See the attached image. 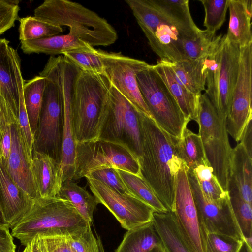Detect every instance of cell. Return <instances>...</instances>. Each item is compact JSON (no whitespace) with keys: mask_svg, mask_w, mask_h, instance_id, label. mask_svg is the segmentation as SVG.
Here are the masks:
<instances>
[{"mask_svg":"<svg viewBox=\"0 0 252 252\" xmlns=\"http://www.w3.org/2000/svg\"><path fill=\"white\" fill-rule=\"evenodd\" d=\"M243 241L226 235L207 233L205 252H239Z\"/></svg>","mask_w":252,"mask_h":252,"instance_id":"obj_42","label":"cell"},{"mask_svg":"<svg viewBox=\"0 0 252 252\" xmlns=\"http://www.w3.org/2000/svg\"><path fill=\"white\" fill-rule=\"evenodd\" d=\"M152 221L166 252H193L172 212L160 213L154 211Z\"/></svg>","mask_w":252,"mask_h":252,"instance_id":"obj_26","label":"cell"},{"mask_svg":"<svg viewBox=\"0 0 252 252\" xmlns=\"http://www.w3.org/2000/svg\"><path fill=\"white\" fill-rule=\"evenodd\" d=\"M136 79L152 118L170 135L180 138L189 121L152 65L139 73Z\"/></svg>","mask_w":252,"mask_h":252,"instance_id":"obj_10","label":"cell"},{"mask_svg":"<svg viewBox=\"0 0 252 252\" xmlns=\"http://www.w3.org/2000/svg\"><path fill=\"white\" fill-rule=\"evenodd\" d=\"M88 224L68 201L60 197L38 198L12 228L11 235L26 246L37 234L68 236Z\"/></svg>","mask_w":252,"mask_h":252,"instance_id":"obj_2","label":"cell"},{"mask_svg":"<svg viewBox=\"0 0 252 252\" xmlns=\"http://www.w3.org/2000/svg\"><path fill=\"white\" fill-rule=\"evenodd\" d=\"M205 10L203 25L206 30L216 33L223 24L229 0H199Z\"/></svg>","mask_w":252,"mask_h":252,"instance_id":"obj_39","label":"cell"},{"mask_svg":"<svg viewBox=\"0 0 252 252\" xmlns=\"http://www.w3.org/2000/svg\"><path fill=\"white\" fill-rule=\"evenodd\" d=\"M142 178L168 212L174 207L177 173L184 165L170 135L151 118L139 112Z\"/></svg>","mask_w":252,"mask_h":252,"instance_id":"obj_1","label":"cell"},{"mask_svg":"<svg viewBox=\"0 0 252 252\" xmlns=\"http://www.w3.org/2000/svg\"><path fill=\"white\" fill-rule=\"evenodd\" d=\"M252 120V43L240 47L237 81L231 107L226 118L228 133L239 142Z\"/></svg>","mask_w":252,"mask_h":252,"instance_id":"obj_15","label":"cell"},{"mask_svg":"<svg viewBox=\"0 0 252 252\" xmlns=\"http://www.w3.org/2000/svg\"><path fill=\"white\" fill-rule=\"evenodd\" d=\"M228 192L230 204L244 241L249 246L252 247V204L242 198L237 187L232 181H229Z\"/></svg>","mask_w":252,"mask_h":252,"instance_id":"obj_34","label":"cell"},{"mask_svg":"<svg viewBox=\"0 0 252 252\" xmlns=\"http://www.w3.org/2000/svg\"><path fill=\"white\" fill-rule=\"evenodd\" d=\"M46 78L37 76L23 84V94L31 129L35 136L39 121Z\"/></svg>","mask_w":252,"mask_h":252,"instance_id":"obj_33","label":"cell"},{"mask_svg":"<svg viewBox=\"0 0 252 252\" xmlns=\"http://www.w3.org/2000/svg\"><path fill=\"white\" fill-rule=\"evenodd\" d=\"M12 124L7 125L0 134V158L4 163L7 162L10 153Z\"/></svg>","mask_w":252,"mask_h":252,"instance_id":"obj_47","label":"cell"},{"mask_svg":"<svg viewBox=\"0 0 252 252\" xmlns=\"http://www.w3.org/2000/svg\"><path fill=\"white\" fill-rule=\"evenodd\" d=\"M240 47L226 34L216 36L204 57L207 76L205 94L218 112L227 118L237 81Z\"/></svg>","mask_w":252,"mask_h":252,"instance_id":"obj_5","label":"cell"},{"mask_svg":"<svg viewBox=\"0 0 252 252\" xmlns=\"http://www.w3.org/2000/svg\"><path fill=\"white\" fill-rule=\"evenodd\" d=\"M111 82L105 74L80 70L76 79L71 119L76 143L99 139Z\"/></svg>","mask_w":252,"mask_h":252,"instance_id":"obj_4","label":"cell"},{"mask_svg":"<svg viewBox=\"0 0 252 252\" xmlns=\"http://www.w3.org/2000/svg\"><path fill=\"white\" fill-rule=\"evenodd\" d=\"M226 118L220 114L208 95L201 94L196 122L206 158L223 190L228 192L233 149L226 129Z\"/></svg>","mask_w":252,"mask_h":252,"instance_id":"obj_6","label":"cell"},{"mask_svg":"<svg viewBox=\"0 0 252 252\" xmlns=\"http://www.w3.org/2000/svg\"><path fill=\"white\" fill-rule=\"evenodd\" d=\"M239 252H252V247L249 246L244 240Z\"/></svg>","mask_w":252,"mask_h":252,"instance_id":"obj_51","label":"cell"},{"mask_svg":"<svg viewBox=\"0 0 252 252\" xmlns=\"http://www.w3.org/2000/svg\"><path fill=\"white\" fill-rule=\"evenodd\" d=\"M90 46L69 33L21 41V48L26 54L45 53L51 56L63 54L66 52Z\"/></svg>","mask_w":252,"mask_h":252,"instance_id":"obj_27","label":"cell"},{"mask_svg":"<svg viewBox=\"0 0 252 252\" xmlns=\"http://www.w3.org/2000/svg\"><path fill=\"white\" fill-rule=\"evenodd\" d=\"M31 168L38 198L58 197L62 186L60 163L48 155L33 150Z\"/></svg>","mask_w":252,"mask_h":252,"instance_id":"obj_20","label":"cell"},{"mask_svg":"<svg viewBox=\"0 0 252 252\" xmlns=\"http://www.w3.org/2000/svg\"><path fill=\"white\" fill-rule=\"evenodd\" d=\"M19 32L20 41L35 40L58 35L63 29L38 19L27 16L19 19Z\"/></svg>","mask_w":252,"mask_h":252,"instance_id":"obj_36","label":"cell"},{"mask_svg":"<svg viewBox=\"0 0 252 252\" xmlns=\"http://www.w3.org/2000/svg\"><path fill=\"white\" fill-rule=\"evenodd\" d=\"M87 177L101 181L120 194L134 196L125 185L116 168L99 169L90 173Z\"/></svg>","mask_w":252,"mask_h":252,"instance_id":"obj_43","label":"cell"},{"mask_svg":"<svg viewBox=\"0 0 252 252\" xmlns=\"http://www.w3.org/2000/svg\"><path fill=\"white\" fill-rule=\"evenodd\" d=\"M155 8L182 33L186 40L196 38L201 30L190 13L188 0H150Z\"/></svg>","mask_w":252,"mask_h":252,"instance_id":"obj_22","label":"cell"},{"mask_svg":"<svg viewBox=\"0 0 252 252\" xmlns=\"http://www.w3.org/2000/svg\"><path fill=\"white\" fill-rule=\"evenodd\" d=\"M160 60L170 68L175 80L189 91L200 95L205 90L207 72L204 57L177 62Z\"/></svg>","mask_w":252,"mask_h":252,"instance_id":"obj_25","label":"cell"},{"mask_svg":"<svg viewBox=\"0 0 252 252\" xmlns=\"http://www.w3.org/2000/svg\"><path fill=\"white\" fill-rule=\"evenodd\" d=\"M58 197L70 202L84 220L92 225L94 213L99 204L94 195L74 181L70 180L62 185Z\"/></svg>","mask_w":252,"mask_h":252,"instance_id":"obj_32","label":"cell"},{"mask_svg":"<svg viewBox=\"0 0 252 252\" xmlns=\"http://www.w3.org/2000/svg\"><path fill=\"white\" fill-rule=\"evenodd\" d=\"M14 182L30 198H38L32 177L31 165L25 153L18 121L11 125V147L8 159L3 162Z\"/></svg>","mask_w":252,"mask_h":252,"instance_id":"obj_18","label":"cell"},{"mask_svg":"<svg viewBox=\"0 0 252 252\" xmlns=\"http://www.w3.org/2000/svg\"><path fill=\"white\" fill-rule=\"evenodd\" d=\"M216 36L215 33L206 30H201L196 38L183 40L182 46L186 59L196 60L205 57L208 53Z\"/></svg>","mask_w":252,"mask_h":252,"instance_id":"obj_40","label":"cell"},{"mask_svg":"<svg viewBox=\"0 0 252 252\" xmlns=\"http://www.w3.org/2000/svg\"><path fill=\"white\" fill-rule=\"evenodd\" d=\"M114 252H166L152 220L127 230Z\"/></svg>","mask_w":252,"mask_h":252,"instance_id":"obj_23","label":"cell"},{"mask_svg":"<svg viewBox=\"0 0 252 252\" xmlns=\"http://www.w3.org/2000/svg\"><path fill=\"white\" fill-rule=\"evenodd\" d=\"M19 2L0 0V35L14 26L20 9Z\"/></svg>","mask_w":252,"mask_h":252,"instance_id":"obj_44","label":"cell"},{"mask_svg":"<svg viewBox=\"0 0 252 252\" xmlns=\"http://www.w3.org/2000/svg\"><path fill=\"white\" fill-rule=\"evenodd\" d=\"M230 181L235 184L242 198L252 204V158L240 143L233 149Z\"/></svg>","mask_w":252,"mask_h":252,"instance_id":"obj_29","label":"cell"},{"mask_svg":"<svg viewBox=\"0 0 252 252\" xmlns=\"http://www.w3.org/2000/svg\"><path fill=\"white\" fill-rule=\"evenodd\" d=\"M33 200L12 179L0 158V203L9 228H12L22 219Z\"/></svg>","mask_w":252,"mask_h":252,"instance_id":"obj_19","label":"cell"},{"mask_svg":"<svg viewBox=\"0 0 252 252\" xmlns=\"http://www.w3.org/2000/svg\"><path fill=\"white\" fill-rule=\"evenodd\" d=\"M0 225L2 226H7L8 227V224L4 220L2 211L0 203ZM9 228V227H8Z\"/></svg>","mask_w":252,"mask_h":252,"instance_id":"obj_52","label":"cell"},{"mask_svg":"<svg viewBox=\"0 0 252 252\" xmlns=\"http://www.w3.org/2000/svg\"><path fill=\"white\" fill-rule=\"evenodd\" d=\"M18 121L15 114L5 99L0 96V134L6 126Z\"/></svg>","mask_w":252,"mask_h":252,"instance_id":"obj_46","label":"cell"},{"mask_svg":"<svg viewBox=\"0 0 252 252\" xmlns=\"http://www.w3.org/2000/svg\"><path fill=\"white\" fill-rule=\"evenodd\" d=\"M10 54L18 89V124L26 156L31 165L35 138L31 129L24 101L23 94L24 80L21 73L20 59L17 51L13 48L10 49Z\"/></svg>","mask_w":252,"mask_h":252,"instance_id":"obj_30","label":"cell"},{"mask_svg":"<svg viewBox=\"0 0 252 252\" xmlns=\"http://www.w3.org/2000/svg\"><path fill=\"white\" fill-rule=\"evenodd\" d=\"M13 236L7 226L0 225V252H16Z\"/></svg>","mask_w":252,"mask_h":252,"instance_id":"obj_48","label":"cell"},{"mask_svg":"<svg viewBox=\"0 0 252 252\" xmlns=\"http://www.w3.org/2000/svg\"><path fill=\"white\" fill-rule=\"evenodd\" d=\"M152 66L176 100L186 118L189 121H196L201 94L197 95L190 92L179 83L174 78L170 68L161 60H158L157 64Z\"/></svg>","mask_w":252,"mask_h":252,"instance_id":"obj_24","label":"cell"},{"mask_svg":"<svg viewBox=\"0 0 252 252\" xmlns=\"http://www.w3.org/2000/svg\"><path fill=\"white\" fill-rule=\"evenodd\" d=\"M30 252H49L43 238L37 234L31 242Z\"/></svg>","mask_w":252,"mask_h":252,"instance_id":"obj_50","label":"cell"},{"mask_svg":"<svg viewBox=\"0 0 252 252\" xmlns=\"http://www.w3.org/2000/svg\"><path fill=\"white\" fill-rule=\"evenodd\" d=\"M49 252H74L67 236H47L42 237Z\"/></svg>","mask_w":252,"mask_h":252,"instance_id":"obj_45","label":"cell"},{"mask_svg":"<svg viewBox=\"0 0 252 252\" xmlns=\"http://www.w3.org/2000/svg\"><path fill=\"white\" fill-rule=\"evenodd\" d=\"M91 225L68 236L72 249L76 252H100L96 238L94 235Z\"/></svg>","mask_w":252,"mask_h":252,"instance_id":"obj_41","label":"cell"},{"mask_svg":"<svg viewBox=\"0 0 252 252\" xmlns=\"http://www.w3.org/2000/svg\"><path fill=\"white\" fill-rule=\"evenodd\" d=\"M34 17L57 26L69 28V33L92 47L108 46L118 39L116 30L104 18L80 3L67 0H45Z\"/></svg>","mask_w":252,"mask_h":252,"instance_id":"obj_3","label":"cell"},{"mask_svg":"<svg viewBox=\"0 0 252 252\" xmlns=\"http://www.w3.org/2000/svg\"><path fill=\"white\" fill-rule=\"evenodd\" d=\"M0 96L18 117L19 93L9 41L0 38Z\"/></svg>","mask_w":252,"mask_h":252,"instance_id":"obj_28","label":"cell"},{"mask_svg":"<svg viewBox=\"0 0 252 252\" xmlns=\"http://www.w3.org/2000/svg\"><path fill=\"white\" fill-rule=\"evenodd\" d=\"M252 120L250 121L244 129L240 138L243 145L249 157L252 158Z\"/></svg>","mask_w":252,"mask_h":252,"instance_id":"obj_49","label":"cell"},{"mask_svg":"<svg viewBox=\"0 0 252 252\" xmlns=\"http://www.w3.org/2000/svg\"><path fill=\"white\" fill-rule=\"evenodd\" d=\"M100 252H105L102 243H99L98 244Z\"/></svg>","mask_w":252,"mask_h":252,"instance_id":"obj_53","label":"cell"},{"mask_svg":"<svg viewBox=\"0 0 252 252\" xmlns=\"http://www.w3.org/2000/svg\"><path fill=\"white\" fill-rule=\"evenodd\" d=\"M73 251H74V252H75V251H74V250H73Z\"/></svg>","mask_w":252,"mask_h":252,"instance_id":"obj_54","label":"cell"},{"mask_svg":"<svg viewBox=\"0 0 252 252\" xmlns=\"http://www.w3.org/2000/svg\"><path fill=\"white\" fill-rule=\"evenodd\" d=\"M200 188L210 200L218 202L229 198L228 192L225 191L209 165H200L193 170Z\"/></svg>","mask_w":252,"mask_h":252,"instance_id":"obj_38","label":"cell"},{"mask_svg":"<svg viewBox=\"0 0 252 252\" xmlns=\"http://www.w3.org/2000/svg\"><path fill=\"white\" fill-rule=\"evenodd\" d=\"M80 70L63 57L49 61L41 72L42 76L56 85L63 114L62 146L61 167L62 185L72 180L74 172L76 143L71 119V103L74 86Z\"/></svg>","mask_w":252,"mask_h":252,"instance_id":"obj_7","label":"cell"},{"mask_svg":"<svg viewBox=\"0 0 252 252\" xmlns=\"http://www.w3.org/2000/svg\"><path fill=\"white\" fill-rule=\"evenodd\" d=\"M46 78L33 150L45 153L60 163L62 146V108L56 85L52 80Z\"/></svg>","mask_w":252,"mask_h":252,"instance_id":"obj_13","label":"cell"},{"mask_svg":"<svg viewBox=\"0 0 252 252\" xmlns=\"http://www.w3.org/2000/svg\"><path fill=\"white\" fill-rule=\"evenodd\" d=\"M63 55L82 71L97 74L104 73L98 50L92 46L74 49Z\"/></svg>","mask_w":252,"mask_h":252,"instance_id":"obj_37","label":"cell"},{"mask_svg":"<svg viewBox=\"0 0 252 252\" xmlns=\"http://www.w3.org/2000/svg\"><path fill=\"white\" fill-rule=\"evenodd\" d=\"M139 112L111 85L99 138L121 143L139 158L141 154Z\"/></svg>","mask_w":252,"mask_h":252,"instance_id":"obj_11","label":"cell"},{"mask_svg":"<svg viewBox=\"0 0 252 252\" xmlns=\"http://www.w3.org/2000/svg\"><path fill=\"white\" fill-rule=\"evenodd\" d=\"M104 73L111 84L139 112L152 118L140 93L136 75L150 65L145 61L125 56L121 52L98 49Z\"/></svg>","mask_w":252,"mask_h":252,"instance_id":"obj_12","label":"cell"},{"mask_svg":"<svg viewBox=\"0 0 252 252\" xmlns=\"http://www.w3.org/2000/svg\"><path fill=\"white\" fill-rule=\"evenodd\" d=\"M187 174L199 222L206 234H221L244 241L229 197L218 202L210 200L202 192L193 171L187 169Z\"/></svg>","mask_w":252,"mask_h":252,"instance_id":"obj_14","label":"cell"},{"mask_svg":"<svg viewBox=\"0 0 252 252\" xmlns=\"http://www.w3.org/2000/svg\"><path fill=\"white\" fill-rule=\"evenodd\" d=\"M173 139L178 156L187 169L193 170L200 165L209 164L198 134L187 127L180 138L173 137Z\"/></svg>","mask_w":252,"mask_h":252,"instance_id":"obj_31","label":"cell"},{"mask_svg":"<svg viewBox=\"0 0 252 252\" xmlns=\"http://www.w3.org/2000/svg\"><path fill=\"white\" fill-rule=\"evenodd\" d=\"M229 22L227 40L239 47L252 43V0H229Z\"/></svg>","mask_w":252,"mask_h":252,"instance_id":"obj_21","label":"cell"},{"mask_svg":"<svg viewBox=\"0 0 252 252\" xmlns=\"http://www.w3.org/2000/svg\"><path fill=\"white\" fill-rule=\"evenodd\" d=\"M106 168H114L141 176L138 158L127 146L121 143L99 138L76 143L73 181Z\"/></svg>","mask_w":252,"mask_h":252,"instance_id":"obj_9","label":"cell"},{"mask_svg":"<svg viewBox=\"0 0 252 252\" xmlns=\"http://www.w3.org/2000/svg\"><path fill=\"white\" fill-rule=\"evenodd\" d=\"M122 181L132 194L151 206L155 211L168 212L141 176L117 169Z\"/></svg>","mask_w":252,"mask_h":252,"instance_id":"obj_35","label":"cell"},{"mask_svg":"<svg viewBox=\"0 0 252 252\" xmlns=\"http://www.w3.org/2000/svg\"><path fill=\"white\" fill-rule=\"evenodd\" d=\"M148 39L152 50L160 60L171 62L187 60L180 31L160 14L150 0H125Z\"/></svg>","mask_w":252,"mask_h":252,"instance_id":"obj_8","label":"cell"},{"mask_svg":"<svg viewBox=\"0 0 252 252\" xmlns=\"http://www.w3.org/2000/svg\"><path fill=\"white\" fill-rule=\"evenodd\" d=\"M99 203L115 217L121 226L129 230L152 220L154 210L139 199L115 191L97 180L86 177Z\"/></svg>","mask_w":252,"mask_h":252,"instance_id":"obj_16","label":"cell"},{"mask_svg":"<svg viewBox=\"0 0 252 252\" xmlns=\"http://www.w3.org/2000/svg\"><path fill=\"white\" fill-rule=\"evenodd\" d=\"M172 212L192 252H205L206 233L199 222L186 165L176 175Z\"/></svg>","mask_w":252,"mask_h":252,"instance_id":"obj_17","label":"cell"}]
</instances>
